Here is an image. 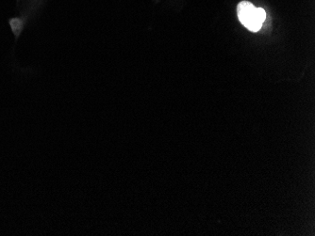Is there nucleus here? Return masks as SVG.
Returning <instances> with one entry per match:
<instances>
[{"label": "nucleus", "instance_id": "f257e3e1", "mask_svg": "<svg viewBox=\"0 0 315 236\" xmlns=\"http://www.w3.org/2000/svg\"><path fill=\"white\" fill-rule=\"evenodd\" d=\"M240 22L252 32L258 31L266 19V13L262 8H256L249 1H241L237 6Z\"/></svg>", "mask_w": 315, "mask_h": 236}]
</instances>
